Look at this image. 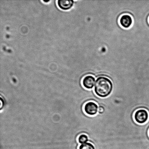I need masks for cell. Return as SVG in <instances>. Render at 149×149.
Returning a JSON list of instances; mask_svg holds the SVG:
<instances>
[{"instance_id": "1", "label": "cell", "mask_w": 149, "mask_h": 149, "mask_svg": "<svg viewBox=\"0 0 149 149\" xmlns=\"http://www.w3.org/2000/svg\"><path fill=\"white\" fill-rule=\"evenodd\" d=\"M113 89L112 81L107 77H99L95 83L94 91L96 95L101 97H108Z\"/></svg>"}, {"instance_id": "2", "label": "cell", "mask_w": 149, "mask_h": 149, "mask_svg": "<svg viewBox=\"0 0 149 149\" xmlns=\"http://www.w3.org/2000/svg\"><path fill=\"white\" fill-rule=\"evenodd\" d=\"M148 113L146 109H140L135 112L134 118L136 122L138 123H146L148 119Z\"/></svg>"}, {"instance_id": "3", "label": "cell", "mask_w": 149, "mask_h": 149, "mask_svg": "<svg viewBox=\"0 0 149 149\" xmlns=\"http://www.w3.org/2000/svg\"><path fill=\"white\" fill-rule=\"evenodd\" d=\"M99 107L94 102H90L86 103L84 106V111L87 115L90 116L96 115L98 112Z\"/></svg>"}, {"instance_id": "4", "label": "cell", "mask_w": 149, "mask_h": 149, "mask_svg": "<svg viewBox=\"0 0 149 149\" xmlns=\"http://www.w3.org/2000/svg\"><path fill=\"white\" fill-rule=\"evenodd\" d=\"M95 80L93 76L88 75L85 77L83 80V85L85 88L91 89L94 86Z\"/></svg>"}, {"instance_id": "5", "label": "cell", "mask_w": 149, "mask_h": 149, "mask_svg": "<svg viewBox=\"0 0 149 149\" xmlns=\"http://www.w3.org/2000/svg\"><path fill=\"white\" fill-rule=\"evenodd\" d=\"M74 1L73 0H58V6L61 9L67 10L72 8L74 5Z\"/></svg>"}, {"instance_id": "6", "label": "cell", "mask_w": 149, "mask_h": 149, "mask_svg": "<svg viewBox=\"0 0 149 149\" xmlns=\"http://www.w3.org/2000/svg\"><path fill=\"white\" fill-rule=\"evenodd\" d=\"M120 23L123 27L127 29L130 27L132 24V17L128 15H124L120 17Z\"/></svg>"}, {"instance_id": "7", "label": "cell", "mask_w": 149, "mask_h": 149, "mask_svg": "<svg viewBox=\"0 0 149 149\" xmlns=\"http://www.w3.org/2000/svg\"><path fill=\"white\" fill-rule=\"evenodd\" d=\"M78 141L80 144H83L87 143L88 141V137L85 134H81L79 136Z\"/></svg>"}, {"instance_id": "8", "label": "cell", "mask_w": 149, "mask_h": 149, "mask_svg": "<svg viewBox=\"0 0 149 149\" xmlns=\"http://www.w3.org/2000/svg\"><path fill=\"white\" fill-rule=\"evenodd\" d=\"M79 149H95L93 144L90 143H86L81 144L79 147Z\"/></svg>"}, {"instance_id": "9", "label": "cell", "mask_w": 149, "mask_h": 149, "mask_svg": "<svg viewBox=\"0 0 149 149\" xmlns=\"http://www.w3.org/2000/svg\"><path fill=\"white\" fill-rule=\"evenodd\" d=\"M4 104H5V101H4V100L3 98L1 97V107H0V108H1V110L3 109V107L4 106Z\"/></svg>"}, {"instance_id": "10", "label": "cell", "mask_w": 149, "mask_h": 149, "mask_svg": "<svg viewBox=\"0 0 149 149\" xmlns=\"http://www.w3.org/2000/svg\"><path fill=\"white\" fill-rule=\"evenodd\" d=\"M104 111V108L103 106H100L99 107L98 109V112L99 113L102 114Z\"/></svg>"}, {"instance_id": "11", "label": "cell", "mask_w": 149, "mask_h": 149, "mask_svg": "<svg viewBox=\"0 0 149 149\" xmlns=\"http://www.w3.org/2000/svg\"><path fill=\"white\" fill-rule=\"evenodd\" d=\"M44 1L45 2H49V1Z\"/></svg>"}]
</instances>
